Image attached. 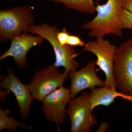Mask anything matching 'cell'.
I'll return each mask as SVG.
<instances>
[{"mask_svg": "<svg viewBox=\"0 0 132 132\" xmlns=\"http://www.w3.org/2000/svg\"><path fill=\"white\" fill-rule=\"evenodd\" d=\"M71 34L67 31V29L64 27L62 30H60L57 33V37L59 42L62 45L67 44V41Z\"/></svg>", "mask_w": 132, "mask_h": 132, "instance_id": "cell-17", "label": "cell"}, {"mask_svg": "<svg viewBox=\"0 0 132 132\" xmlns=\"http://www.w3.org/2000/svg\"><path fill=\"white\" fill-rule=\"evenodd\" d=\"M113 76L122 97L132 101V37L117 48Z\"/></svg>", "mask_w": 132, "mask_h": 132, "instance_id": "cell-4", "label": "cell"}, {"mask_svg": "<svg viewBox=\"0 0 132 132\" xmlns=\"http://www.w3.org/2000/svg\"><path fill=\"white\" fill-rule=\"evenodd\" d=\"M29 33H23L12 38L10 47L0 57L1 61L10 56L13 57L19 68L24 69L28 64L27 55L29 51L42 44L45 39L40 36H35Z\"/></svg>", "mask_w": 132, "mask_h": 132, "instance_id": "cell-9", "label": "cell"}, {"mask_svg": "<svg viewBox=\"0 0 132 132\" xmlns=\"http://www.w3.org/2000/svg\"><path fill=\"white\" fill-rule=\"evenodd\" d=\"M8 109H3L0 108V130L7 129L12 131H14L17 130V127L26 128L27 126L24 124L15 120L13 116H8L10 113Z\"/></svg>", "mask_w": 132, "mask_h": 132, "instance_id": "cell-14", "label": "cell"}, {"mask_svg": "<svg viewBox=\"0 0 132 132\" xmlns=\"http://www.w3.org/2000/svg\"><path fill=\"white\" fill-rule=\"evenodd\" d=\"M109 127L108 123L107 122H102L100 125L97 132H105L108 128Z\"/></svg>", "mask_w": 132, "mask_h": 132, "instance_id": "cell-19", "label": "cell"}, {"mask_svg": "<svg viewBox=\"0 0 132 132\" xmlns=\"http://www.w3.org/2000/svg\"><path fill=\"white\" fill-rule=\"evenodd\" d=\"M68 77V72L62 73L53 64L37 71L28 85L34 99L42 102L48 95L63 86Z\"/></svg>", "mask_w": 132, "mask_h": 132, "instance_id": "cell-5", "label": "cell"}, {"mask_svg": "<svg viewBox=\"0 0 132 132\" xmlns=\"http://www.w3.org/2000/svg\"><path fill=\"white\" fill-rule=\"evenodd\" d=\"M117 47L103 38H97L86 43L83 51L94 54L97 58L96 65L104 72L106 75L105 86L117 90L113 76L114 61Z\"/></svg>", "mask_w": 132, "mask_h": 132, "instance_id": "cell-6", "label": "cell"}, {"mask_svg": "<svg viewBox=\"0 0 132 132\" xmlns=\"http://www.w3.org/2000/svg\"><path fill=\"white\" fill-rule=\"evenodd\" d=\"M120 92L111 87L105 86L94 88L89 94L88 102L92 111L100 105L108 106L114 101L116 97H122Z\"/></svg>", "mask_w": 132, "mask_h": 132, "instance_id": "cell-12", "label": "cell"}, {"mask_svg": "<svg viewBox=\"0 0 132 132\" xmlns=\"http://www.w3.org/2000/svg\"><path fill=\"white\" fill-rule=\"evenodd\" d=\"M121 24L123 29L132 31V13L125 9L122 8L120 14Z\"/></svg>", "mask_w": 132, "mask_h": 132, "instance_id": "cell-15", "label": "cell"}, {"mask_svg": "<svg viewBox=\"0 0 132 132\" xmlns=\"http://www.w3.org/2000/svg\"><path fill=\"white\" fill-rule=\"evenodd\" d=\"M2 77L1 88L6 89L14 94L20 108L21 119L26 120L29 115L31 104L34 100L28 85L21 82L10 68H8L6 76Z\"/></svg>", "mask_w": 132, "mask_h": 132, "instance_id": "cell-10", "label": "cell"}, {"mask_svg": "<svg viewBox=\"0 0 132 132\" xmlns=\"http://www.w3.org/2000/svg\"><path fill=\"white\" fill-rule=\"evenodd\" d=\"M31 5H26L0 12V40H10L15 36L29 32L34 25L35 17Z\"/></svg>", "mask_w": 132, "mask_h": 132, "instance_id": "cell-2", "label": "cell"}, {"mask_svg": "<svg viewBox=\"0 0 132 132\" xmlns=\"http://www.w3.org/2000/svg\"><path fill=\"white\" fill-rule=\"evenodd\" d=\"M89 94L84 92L71 99L69 103L66 114L71 122V132H90L93 127L98 124L88 102Z\"/></svg>", "mask_w": 132, "mask_h": 132, "instance_id": "cell-7", "label": "cell"}, {"mask_svg": "<svg viewBox=\"0 0 132 132\" xmlns=\"http://www.w3.org/2000/svg\"><path fill=\"white\" fill-rule=\"evenodd\" d=\"M96 66L95 61H92L80 70L69 73L71 80L69 90L72 98L87 88L92 90L96 86H105V81L101 79L97 75Z\"/></svg>", "mask_w": 132, "mask_h": 132, "instance_id": "cell-11", "label": "cell"}, {"mask_svg": "<svg viewBox=\"0 0 132 132\" xmlns=\"http://www.w3.org/2000/svg\"><path fill=\"white\" fill-rule=\"evenodd\" d=\"M57 26L46 24L33 25L29 33L42 36L50 43L55 55V61L53 65L56 67H64L65 71L69 73L76 71L79 66L75 58L79 55L75 47L68 45H62L58 40L57 33L60 31Z\"/></svg>", "mask_w": 132, "mask_h": 132, "instance_id": "cell-3", "label": "cell"}, {"mask_svg": "<svg viewBox=\"0 0 132 132\" xmlns=\"http://www.w3.org/2000/svg\"><path fill=\"white\" fill-rule=\"evenodd\" d=\"M69 89L63 86L47 95L42 101V111L45 117L51 122H55L59 129L67 119L66 107L72 99Z\"/></svg>", "mask_w": 132, "mask_h": 132, "instance_id": "cell-8", "label": "cell"}, {"mask_svg": "<svg viewBox=\"0 0 132 132\" xmlns=\"http://www.w3.org/2000/svg\"><path fill=\"white\" fill-rule=\"evenodd\" d=\"M123 8L132 13V0H124Z\"/></svg>", "mask_w": 132, "mask_h": 132, "instance_id": "cell-18", "label": "cell"}, {"mask_svg": "<svg viewBox=\"0 0 132 132\" xmlns=\"http://www.w3.org/2000/svg\"><path fill=\"white\" fill-rule=\"evenodd\" d=\"M124 0H108L104 5H96L97 15L92 20L81 26V28L90 31L92 37L103 38L108 34L123 37V29L120 20V14Z\"/></svg>", "mask_w": 132, "mask_h": 132, "instance_id": "cell-1", "label": "cell"}, {"mask_svg": "<svg viewBox=\"0 0 132 132\" xmlns=\"http://www.w3.org/2000/svg\"><path fill=\"white\" fill-rule=\"evenodd\" d=\"M85 42L78 35H71L69 36L67 41V45L72 46H84L85 45Z\"/></svg>", "mask_w": 132, "mask_h": 132, "instance_id": "cell-16", "label": "cell"}, {"mask_svg": "<svg viewBox=\"0 0 132 132\" xmlns=\"http://www.w3.org/2000/svg\"><path fill=\"white\" fill-rule=\"evenodd\" d=\"M64 5L67 9L86 13L93 14L96 12L95 2L100 0H44Z\"/></svg>", "mask_w": 132, "mask_h": 132, "instance_id": "cell-13", "label": "cell"}]
</instances>
